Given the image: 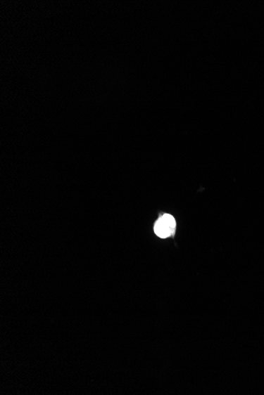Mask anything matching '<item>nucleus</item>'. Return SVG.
I'll use <instances>...</instances> for the list:
<instances>
[{
  "label": "nucleus",
  "instance_id": "f257e3e1",
  "mask_svg": "<svg viewBox=\"0 0 264 395\" xmlns=\"http://www.w3.org/2000/svg\"><path fill=\"white\" fill-rule=\"evenodd\" d=\"M176 220L170 214H165L154 225V232L161 238L171 237L176 230Z\"/></svg>",
  "mask_w": 264,
  "mask_h": 395
}]
</instances>
